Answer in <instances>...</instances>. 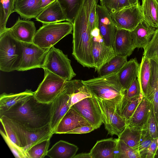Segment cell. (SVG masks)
I'll list each match as a JSON object with an SVG mask.
<instances>
[{"instance_id": "1", "label": "cell", "mask_w": 158, "mask_h": 158, "mask_svg": "<svg viewBox=\"0 0 158 158\" xmlns=\"http://www.w3.org/2000/svg\"><path fill=\"white\" fill-rule=\"evenodd\" d=\"M34 95L14 105L0 117L5 116L30 129H40L49 125L52 102H40Z\"/></svg>"}, {"instance_id": "2", "label": "cell", "mask_w": 158, "mask_h": 158, "mask_svg": "<svg viewBox=\"0 0 158 158\" xmlns=\"http://www.w3.org/2000/svg\"><path fill=\"white\" fill-rule=\"evenodd\" d=\"M82 81L93 96L114 101L119 106L120 111L126 90L119 82L118 72Z\"/></svg>"}, {"instance_id": "3", "label": "cell", "mask_w": 158, "mask_h": 158, "mask_svg": "<svg viewBox=\"0 0 158 158\" xmlns=\"http://www.w3.org/2000/svg\"><path fill=\"white\" fill-rule=\"evenodd\" d=\"M22 56L21 42L11 34L9 28L0 34V70L6 72L17 70Z\"/></svg>"}, {"instance_id": "4", "label": "cell", "mask_w": 158, "mask_h": 158, "mask_svg": "<svg viewBox=\"0 0 158 158\" xmlns=\"http://www.w3.org/2000/svg\"><path fill=\"white\" fill-rule=\"evenodd\" d=\"M73 24L69 22L43 24L35 33L33 43L41 48L50 49L64 37L71 34Z\"/></svg>"}, {"instance_id": "5", "label": "cell", "mask_w": 158, "mask_h": 158, "mask_svg": "<svg viewBox=\"0 0 158 158\" xmlns=\"http://www.w3.org/2000/svg\"><path fill=\"white\" fill-rule=\"evenodd\" d=\"M95 98L101 110L103 123L108 134L118 137L127 125L121 115L119 106L113 101Z\"/></svg>"}, {"instance_id": "6", "label": "cell", "mask_w": 158, "mask_h": 158, "mask_svg": "<svg viewBox=\"0 0 158 158\" xmlns=\"http://www.w3.org/2000/svg\"><path fill=\"white\" fill-rule=\"evenodd\" d=\"M71 62L67 55L53 46L48 51L42 68L69 81L76 75Z\"/></svg>"}, {"instance_id": "7", "label": "cell", "mask_w": 158, "mask_h": 158, "mask_svg": "<svg viewBox=\"0 0 158 158\" xmlns=\"http://www.w3.org/2000/svg\"><path fill=\"white\" fill-rule=\"evenodd\" d=\"M1 117L4 119L13 130L25 151L35 144L51 138L53 135L50 125L40 129H30L5 116Z\"/></svg>"}, {"instance_id": "8", "label": "cell", "mask_w": 158, "mask_h": 158, "mask_svg": "<svg viewBox=\"0 0 158 158\" xmlns=\"http://www.w3.org/2000/svg\"><path fill=\"white\" fill-rule=\"evenodd\" d=\"M44 70V79L34 92V96L40 102L50 103L60 94L67 81L47 69Z\"/></svg>"}, {"instance_id": "9", "label": "cell", "mask_w": 158, "mask_h": 158, "mask_svg": "<svg viewBox=\"0 0 158 158\" xmlns=\"http://www.w3.org/2000/svg\"><path fill=\"white\" fill-rule=\"evenodd\" d=\"M75 80L67 81L61 92L52 102L49 125L53 134L59 122L71 107V97L75 88Z\"/></svg>"}, {"instance_id": "10", "label": "cell", "mask_w": 158, "mask_h": 158, "mask_svg": "<svg viewBox=\"0 0 158 158\" xmlns=\"http://www.w3.org/2000/svg\"><path fill=\"white\" fill-rule=\"evenodd\" d=\"M21 43L22 56L19 68L17 71H24L42 68L46 55L50 49L41 48L33 43L21 42Z\"/></svg>"}, {"instance_id": "11", "label": "cell", "mask_w": 158, "mask_h": 158, "mask_svg": "<svg viewBox=\"0 0 158 158\" xmlns=\"http://www.w3.org/2000/svg\"><path fill=\"white\" fill-rule=\"evenodd\" d=\"M116 29L133 31L143 20L141 6L137 5L110 14Z\"/></svg>"}, {"instance_id": "12", "label": "cell", "mask_w": 158, "mask_h": 158, "mask_svg": "<svg viewBox=\"0 0 158 158\" xmlns=\"http://www.w3.org/2000/svg\"><path fill=\"white\" fill-rule=\"evenodd\" d=\"M93 36L92 55L95 71L98 72L105 64L116 56L112 47L107 45L101 35L98 27L91 31Z\"/></svg>"}, {"instance_id": "13", "label": "cell", "mask_w": 158, "mask_h": 158, "mask_svg": "<svg viewBox=\"0 0 158 158\" xmlns=\"http://www.w3.org/2000/svg\"><path fill=\"white\" fill-rule=\"evenodd\" d=\"M71 107L76 110L96 129L100 127L103 123L101 110L93 96L84 98Z\"/></svg>"}, {"instance_id": "14", "label": "cell", "mask_w": 158, "mask_h": 158, "mask_svg": "<svg viewBox=\"0 0 158 158\" xmlns=\"http://www.w3.org/2000/svg\"><path fill=\"white\" fill-rule=\"evenodd\" d=\"M98 27L105 44L113 47L116 28L110 14L101 5H97Z\"/></svg>"}, {"instance_id": "15", "label": "cell", "mask_w": 158, "mask_h": 158, "mask_svg": "<svg viewBox=\"0 0 158 158\" xmlns=\"http://www.w3.org/2000/svg\"><path fill=\"white\" fill-rule=\"evenodd\" d=\"M90 125L79 113L71 107L59 122L54 134H67L79 127Z\"/></svg>"}, {"instance_id": "16", "label": "cell", "mask_w": 158, "mask_h": 158, "mask_svg": "<svg viewBox=\"0 0 158 158\" xmlns=\"http://www.w3.org/2000/svg\"><path fill=\"white\" fill-rule=\"evenodd\" d=\"M150 105L151 102L143 96L128 121L127 125L138 130H147Z\"/></svg>"}, {"instance_id": "17", "label": "cell", "mask_w": 158, "mask_h": 158, "mask_svg": "<svg viewBox=\"0 0 158 158\" xmlns=\"http://www.w3.org/2000/svg\"><path fill=\"white\" fill-rule=\"evenodd\" d=\"M9 29L13 36L19 41L33 43L36 28L33 21L21 19L19 17L15 24Z\"/></svg>"}, {"instance_id": "18", "label": "cell", "mask_w": 158, "mask_h": 158, "mask_svg": "<svg viewBox=\"0 0 158 158\" xmlns=\"http://www.w3.org/2000/svg\"><path fill=\"white\" fill-rule=\"evenodd\" d=\"M113 48L116 55L129 56L135 49L131 31L116 29Z\"/></svg>"}, {"instance_id": "19", "label": "cell", "mask_w": 158, "mask_h": 158, "mask_svg": "<svg viewBox=\"0 0 158 158\" xmlns=\"http://www.w3.org/2000/svg\"><path fill=\"white\" fill-rule=\"evenodd\" d=\"M0 120L5 131L4 133L1 130V134L15 157L27 158L26 151L13 130L2 117H0Z\"/></svg>"}, {"instance_id": "20", "label": "cell", "mask_w": 158, "mask_h": 158, "mask_svg": "<svg viewBox=\"0 0 158 158\" xmlns=\"http://www.w3.org/2000/svg\"><path fill=\"white\" fill-rule=\"evenodd\" d=\"M156 29L147 23L143 20L131 31L135 49L144 48L151 40Z\"/></svg>"}, {"instance_id": "21", "label": "cell", "mask_w": 158, "mask_h": 158, "mask_svg": "<svg viewBox=\"0 0 158 158\" xmlns=\"http://www.w3.org/2000/svg\"><path fill=\"white\" fill-rule=\"evenodd\" d=\"M118 139L98 141L91 150V158H115Z\"/></svg>"}, {"instance_id": "22", "label": "cell", "mask_w": 158, "mask_h": 158, "mask_svg": "<svg viewBox=\"0 0 158 158\" xmlns=\"http://www.w3.org/2000/svg\"><path fill=\"white\" fill-rule=\"evenodd\" d=\"M40 1V0H15L14 11L24 19H35L41 12Z\"/></svg>"}, {"instance_id": "23", "label": "cell", "mask_w": 158, "mask_h": 158, "mask_svg": "<svg viewBox=\"0 0 158 158\" xmlns=\"http://www.w3.org/2000/svg\"><path fill=\"white\" fill-rule=\"evenodd\" d=\"M139 66V64L135 58L132 59L127 61L118 72L119 82L126 90L137 78Z\"/></svg>"}, {"instance_id": "24", "label": "cell", "mask_w": 158, "mask_h": 158, "mask_svg": "<svg viewBox=\"0 0 158 158\" xmlns=\"http://www.w3.org/2000/svg\"><path fill=\"white\" fill-rule=\"evenodd\" d=\"M35 19L36 21L43 24L66 20L62 9L57 0L44 8Z\"/></svg>"}, {"instance_id": "25", "label": "cell", "mask_w": 158, "mask_h": 158, "mask_svg": "<svg viewBox=\"0 0 158 158\" xmlns=\"http://www.w3.org/2000/svg\"><path fill=\"white\" fill-rule=\"evenodd\" d=\"M78 149L75 145L60 140L48 150L46 156L51 158H73Z\"/></svg>"}, {"instance_id": "26", "label": "cell", "mask_w": 158, "mask_h": 158, "mask_svg": "<svg viewBox=\"0 0 158 158\" xmlns=\"http://www.w3.org/2000/svg\"><path fill=\"white\" fill-rule=\"evenodd\" d=\"M152 70L150 59L143 56L138 71L137 80L141 93L145 97L147 96L150 86Z\"/></svg>"}, {"instance_id": "27", "label": "cell", "mask_w": 158, "mask_h": 158, "mask_svg": "<svg viewBox=\"0 0 158 158\" xmlns=\"http://www.w3.org/2000/svg\"><path fill=\"white\" fill-rule=\"evenodd\" d=\"M143 20L148 25L158 28V2L156 0H142L141 6Z\"/></svg>"}, {"instance_id": "28", "label": "cell", "mask_w": 158, "mask_h": 158, "mask_svg": "<svg viewBox=\"0 0 158 158\" xmlns=\"http://www.w3.org/2000/svg\"><path fill=\"white\" fill-rule=\"evenodd\" d=\"M152 73L150 86L146 98L152 101L158 123V64L150 60Z\"/></svg>"}, {"instance_id": "29", "label": "cell", "mask_w": 158, "mask_h": 158, "mask_svg": "<svg viewBox=\"0 0 158 158\" xmlns=\"http://www.w3.org/2000/svg\"><path fill=\"white\" fill-rule=\"evenodd\" d=\"M34 92L26 89L19 93L7 94L5 93L0 96V115L17 103L34 94Z\"/></svg>"}, {"instance_id": "30", "label": "cell", "mask_w": 158, "mask_h": 158, "mask_svg": "<svg viewBox=\"0 0 158 158\" xmlns=\"http://www.w3.org/2000/svg\"><path fill=\"white\" fill-rule=\"evenodd\" d=\"M65 16L66 20L73 24L80 9L84 0H57Z\"/></svg>"}, {"instance_id": "31", "label": "cell", "mask_w": 158, "mask_h": 158, "mask_svg": "<svg viewBox=\"0 0 158 158\" xmlns=\"http://www.w3.org/2000/svg\"><path fill=\"white\" fill-rule=\"evenodd\" d=\"M142 132V131L136 129L127 125L118 139L129 146L136 149L140 142Z\"/></svg>"}, {"instance_id": "32", "label": "cell", "mask_w": 158, "mask_h": 158, "mask_svg": "<svg viewBox=\"0 0 158 158\" xmlns=\"http://www.w3.org/2000/svg\"><path fill=\"white\" fill-rule=\"evenodd\" d=\"M127 57L116 55L105 64L98 72L99 76L118 72L127 61Z\"/></svg>"}, {"instance_id": "33", "label": "cell", "mask_w": 158, "mask_h": 158, "mask_svg": "<svg viewBox=\"0 0 158 158\" xmlns=\"http://www.w3.org/2000/svg\"><path fill=\"white\" fill-rule=\"evenodd\" d=\"M100 5L110 14L131 7L139 3L138 0H100Z\"/></svg>"}, {"instance_id": "34", "label": "cell", "mask_w": 158, "mask_h": 158, "mask_svg": "<svg viewBox=\"0 0 158 158\" xmlns=\"http://www.w3.org/2000/svg\"><path fill=\"white\" fill-rule=\"evenodd\" d=\"M15 0H0V34L7 27L6 24L10 15L14 11Z\"/></svg>"}, {"instance_id": "35", "label": "cell", "mask_w": 158, "mask_h": 158, "mask_svg": "<svg viewBox=\"0 0 158 158\" xmlns=\"http://www.w3.org/2000/svg\"><path fill=\"white\" fill-rule=\"evenodd\" d=\"M143 97L142 94H141L138 97L122 102L120 109V114L127 125L128 121Z\"/></svg>"}, {"instance_id": "36", "label": "cell", "mask_w": 158, "mask_h": 158, "mask_svg": "<svg viewBox=\"0 0 158 158\" xmlns=\"http://www.w3.org/2000/svg\"><path fill=\"white\" fill-rule=\"evenodd\" d=\"M51 138L36 143L27 150V158H43L46 156L50 145Z\"/></svg>"}, {"instance_id": "37", "label": "cell", "mask_w": 158, "mask_h": 158, "mask_svg": "<svg viewBox=\"0 0 158 158\" xmlns=\"http://www.w3.org/2000/svg\"><path fill=\"white\" fill-rule=\"evenodd\" d=\"M115 158H140L138 151L118 139Z\"/></svg>"}, {"instance_id": "38", "label": "cell", "mask_w": 158, "mask_h": 158, "mask_svg": "<svg viewBox=\"0 0 158 158\" xmlns=\"http://www.w3.org/2000/svg\"><path fill=\"white\" fill-rule=\"evenodd\" d=\"M143 49V56L153 60L158 64V28Z\"/></svg>"}, {"instance_id": "39", "label": "cell", "mask_w": 158, "mask_h": 158, "mask_svg": "<svg viewBox=\"0 0 158 158\" xmlns=\"http://www.w3.org/2000/svg\"><path fill=\"white\" fill-rule=\"evenodd\" d=\"M150 101L151 105L147 131L152 138H158V123L155 115L152 102Z\"/></svg>"}, {"instance_id": "40", "label": "cell", "mask_w": 158, "mask_h": 158, "mask_svg": "<svg viewBox=\"0 0 158 158\" xmlns=\"http://www.w3.org/2000/svg\"><path fill=\"white\" fill-rule=\"evenodd\" d=\"M153 139L147 131H142L140 142L135 149L139 152L140 158H146L148 148Z\"/></svg>"}, {"instance_id": "41", "label": "cell", "mask_w": 158, "mask_h": 158, "mask_svg": "<svg viewBox=\"0 0 158 158\" xmlns=\"http://www.w3.org/2000/svg\"><path fill=\"white\" fill-rule=\"evenodd\" d=\"M142 93L139 83L137 79L135 78L126 91L122 102L138 97Z\"/></svg>"}, {"instance_id": "42", "label": "cell", "mask_w": 158, "mask_h": 158, "mask_svg": "<svg viewBox=\"0 0 158 158\" xmlns=\"http://www.w3.org/2000/svg\"><path fill=\"white\" fill-rule=\"evenodd\" d=\"M98 0H95L92 6L89 15V23L91 31L96 27H98V17L97 5Z\"/></svg>"}, {"instance_id": "43", "label": "cell", "mask_w": 158, "mask_h": 158, "mask_svg": "<svg viewBox=\"0 0 158 158\" xmlns=\"http://www.w3.org/2000/svg\"><path fill=\"white\" fill-rule=\"evenodd\" d=\"M95 129V127L91 125L77 127L68 132L67 134H85L90 132Z\"/></svg>"}, {"instance_id": "44", "label": "cell", "mask_w": 158, "mask_h": 158, "mask_svg": "<svg viewBox=\"0 0 158 158\" xmlns=\"http://www.w3.org/2000/svg\"><path fill=\"white\" fill-rule=\"evenodd\" d=\"M158 138L153 139L149 146L146 156V158H154L158 147Z\"/></svg>"}, {"instance_id": "45", "label": "cell", "mask_w": 158, "mask_h": 158, "mask_svg": "<svg viewBox=\"0 0 158 158\" xmlns=\"http://www.w3.org/2000/svg\"><path fill=\"white\" fill-rule=\"evenodd\" d=\"M56 0H40V8L41 12L44 9Z\"/></svg>"}, {"instance_id": "46", "label": "cell", "mask_w": 158, "mask_h": 158, "mask_svg": "<svg viewBox=\"0 0 158 158\" xmlns=\"http://www.w3.org/2000/svg\"><path fill=\"white\" fill-rule=\"evenodd\" d=\"M73 158H91V156L89 152L88 153H81L76 155Z\"/></svg>"}, {"instance_id": "47", "label": "cell", "mask_w": 158, "mask_h": 158, "mask_svg": "<svg viewBox=\"0 0 158 158\" xmlns=\"http://www.w3.org/2000/svg\"><path fill=\"white\" fill-rule=\"evenodd\" d=\"M154 158H158V147L154 157Z\"/></svg>"}, {"instance_id": "48", "label": "cell", "mask_w": 158, "mask_h": 158, "mask_svg": "<svg viewBox=\"0 0 158 158\" xmlns=\"http://www.w3.org/2000/svg\"><path fill=\"white\" fill-rule=\"evenodd\" d=\"M156 0V1H157V2H158V0Z\"/></svg>"}]
</instances>
